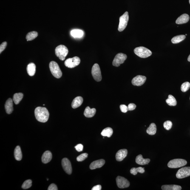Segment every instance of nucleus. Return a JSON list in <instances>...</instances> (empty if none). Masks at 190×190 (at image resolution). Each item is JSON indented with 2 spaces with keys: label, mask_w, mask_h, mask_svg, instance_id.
<instances>
[{
  "label": "nucleus",
  "mask_w": 190,
  "mask_h": 190,
  "mask_svg": "<svg viewBox=\"0 0 190 190\" xmlns=\"http://www.w3.org/2000/svg\"><path fill=\"white\" fill-rule=\"evenodd\" d=\"M35 115L36 120L42 123H45L48 120L49 113L46 107H38L35 110Z\"/></svg>",
  "instance_id": "1"
},
{
  "label": "nucleus",
  "mask_w": 190,
  "mask_h": 190,
  "mask_svg": "<svg viewBox=\"0 0 190 190\" xmlns=\"http://www.w3.org/2000/svg\"><path fill=\"white\" fill-rule=\"evenodd\" d=\"M55 54L60 60L63 61L67 56L68 50L67 47L63 45H60L56 48Z\"/></svg>",
  "instance_id": "2"
},
{
  "label": "nucleus",
  "mask_w": 190,
  "mask_h": 190,
  "mask_svg": "<svg viewBox=\"0 0 190 190\" xmlns=\"http://www.w3.org/2000/svg\"><path fill=\"white\" fill-rule=\"evenodd\" d=\"M134 52L140 58H146L152 55V52L149 49L143 47L136 48L134 50Z\"/></svg>",
  "instance_id": "3"
},
{
  "label": "nucleus",
  "mask_w": 190,
  "mask_h": 190,
  "mask_svg": "<svg viewBox=\"0 0 190 190\" xmlns=\"http://www.w3.org/2000/svg\"><path fill=\"white\" fill-rule=\"evenodd\" d=\"M51 72L55 78L59 79L62 75L61 69L58 63L54 61L50 62L49 65Z\"/></svg>",
  "instance_id": "4"
},
{
  "label": "nucleus",
  "mask_w": 190,
  "mask_h": 190,
  "mask_svg": "<svg viewBox=\"0 0 190 190\" xmlns=\"http://www.w3.org/2000/svg\"><path fill=\"white\" fill-rule=\"evenodd\" d=\"M187 164L186 160L182 159H175L171 160L168 164V167L171 168H177L184 166Z\"/></svg>",
  "instance_id": "5"
},
{
  "label": "nucleus",
  "mask_w": 190,
  "mask_h": 190,
  "mask_svg": "<svg viewBox=\"0 0 190 190\" xmlns=\"http://www.w3.org/2000/svg\"><path fill=\"white\" fill-rule=\"evenodd\" d=\"M129 20V13L127 11L125 12L123 15L120 17V23H119L118 28V30L119 32H122L126 29Z\"/></svg>",
  "instance_id": "6"
},
{
  "label": "nucleus",
  "mask_w": 190,
  "mask_h": 190,
  "mask_svg": "<svg viewBox=\"0 0 190 190\" xmlns=\"http://www.w3.org/2000/svg\"><path fill=\"white\" fill-rule=\"evenodd\" d=\"M92 75L96 81L99 82L101 81L102 76L101 70L99 64L95 63L94 64L92 69Z\"/></svg>",
  "instance_id": "7"
},
{
  "label": "nucleus",
  "mask_w": 190,
  "mask_h": 190,
  "mask_svg": "<svg viewBox=\"0 0 190 190\" xmlns=\"http://www.w3.org/2000/svg\"><path fill=\"white\" fill-rule=\"evenodd\" d=\"M80 62V58L78 57L75 56L68 58L64 62V64L66 67L72 68L79 65Z\"/></svg>",
  "instance_id": "8"
},
{
  "label": "nucleus",
  "mask_w": 190,
  "mask_h": 190,
  "mask_svg": "<svg viewBox=\"0 0 190 190\" xmlns=\"http://www.w3.org/2000/svg\"><path fill=\"white\" fill-rule=\"evenodd\" d=\"M127 58V55L122 53L117 54L115 56L112 62V64L115 67H118L120 65L124 63L125 60Z\"/></svg>",
  "instance_id": "9"
},
{
  "label": "nucleus",
  "mask_w": 190,
  "mask_h": 190,
  "mask_svg": "<svg viewBox=\"0 0 190 190\" xmlns=\"http://www.w3.org/2000/svg\"><path fill=\"white\" fill-rule=\"evenodd\" d=\"M190 176V167H185L179 170L176 174L178 179H183Z\"/></svg>",
  "instance_id": "10"
},
{
  "label": "nucleus",
  "mask_w": 190,
  "mask_h": 190,
  "mask_svg": "<svg viewBox=\"0 0 190 190\" xmlns=\"http://www.w3.org/2000/svg\"><path fill=\"white\" fill-rule=\"evenodd\" d=\"M117 186L119 188H124L128 187L130 183L124 177L118 176L116 179Z\"/></svg>",
  "instance_id": "11"
},
{
  "label": "nucleus",
  "mask_w": 190,
  "mask_h": 190,
  "mask_svg": "<svg viewBox=\"0 0 190 190\" xmlns=\"http://www.w3.org/2000/svg\"><path fill=\"white\" fill-rule=\"evenodd\" d=\"M62 165L64 170L68 174H72V169L71 164L68 159L63 158L62 160Z\"/></svg>",
  "instance_id": "12"
},
{
  "label": "nucleus",
  "mask_w": 190,
  "mask_h": 190,
  "mask_svg": "<svg viewBox=\"0 0 190 190\" xmlns=\"http://www.w3.org/2000/svg\"><path fill=\"white\" fill-rule=\"evenodd\" d=\"M146 77L144 76L137 75L133 79L132 83L134 86H140L142 85L146 82Z\"/></svg>",
  "instance_id": "13"
},
{
  "label": "nucleus",
  "mask_w": 190,
  "mask_h": 190,
  "mask_svg": "<svg viewBox=\"0 0 190 190\" xmlns=\"http://www.w3.org/2000/svg\"><path fill=\"white\" fill-rule=\"evenodd\" d=\"M105 160L103 159L95 160L91 164L89 168L91 170H93L101 168L105 164Z\"/></svg>",
  "instance_id": "14"
},
{
  "label": "nucleus",
  "mask_w": 190,
  "mask_h": 190,
  "mask_svg": "<svg viewBox=\"0 0 190 190\" xmlns=\"http://www.w3.org/2000/svg\"><path fill=\"white\" fill-rule=\"evenodd\" d=\"M128 154V150L126 149L120 150L117 152L115 158L118 161H121L126 157Z\"/></svg>",
  "instance_id": "15"
},
{
  "label": "nucleus",
  "mask_w": 190,
  "mask_h": 190,
  "mask_svg": "<svg viewBox=\"0 0 190 190\" xmlns=\"http://www.w3.org/2000/svg\"><path fill=\"white\" fill-rule=\"evenodd\" d=\"M13 101L11 98H9L6 101L5 107L7 113L8 114L11 113L13 111Z\"/></svg>",
  "instance_id": "16"
},
{
  "label": "nucleus",
  "mask_w": 190,
  "mask_h": 190,
  "mask_svg": "<svg viewBox=\"0 0 190 190\" xmlns=\"http://www.w3.org/2000/svg\"><path fill=\"white\" fill-rule=\"evenodd\" d=\"M189 16L187 14H183L177 18L176 21V23L177 24H181L186 23L189 21Z\"/></svg>",
  "instance_id": "17"
},
{
  "label": "nucleus",
  "mask_w": 190,
  "mask_h": 190,
  "mask_svg": "<svg viewBox=\"0 0 190 190\" xmlns=\"http://www.w3.org/2000/svg\"><path fill=\"white\" fill-rule=\"evenodd\" d=\"M150 161V159L149 158H144L142 154H139L137 156L136 158V163L137 164L140 165L148 164Z\"/></svg>",
  "instance_id": "18"
},
{
  "label": "nucleus",
  "mask_w": 190,
  "mask_h": 190,
  "mask_svg": "<svg viewBox=\"0 0 190 190\" xmlns=\"http://www.w3.org/2000/svg\"><path fill=\"white\" fill-rule=\"evenodd\" d=\"M52 158V153L49 151L45 152L42 157V160L43 163L46 164L50 161Z\"/></svg>",
  "instance_id": "19"
},
{
  "label": "nucleus",
  "mask_w": 190,
  "mask_h": 190,
  "mask_svg": "<svg viewBox=\"0 0 190 190\" xmlns=\"http://www.w3.org/2000/svg\"><path fill=\"white\" fill-rule=\"evenodd\" d=\"M83 102V99L81 97H77L74 99L72 103V107L75 109L81 105Z\"/></svg>",
  "instance_id": "20"
},
{
  "label": "nucleus",
  "mask_w": 190,
  "mask_h": 190,
  "mask_svg": "<svg viewBox=\"0 0 190 190\" xmlns=\"http://www.w3.org/2000/svg\"><path fill=\"white\" fill-rule=\"evenodd\" d=\"M96 110L95 108L91 109L89 106L86 107L84 112V115L87 118H92L95 115Z\"/></svg>",
  "instance_id": "21"
},
{
  "label": "nucleus",
  "mask_w": 190,
  "mask_h": 190,
  "mask_svg": "<svg viewBox=\"0 0 190 190\" xmlns=\"http://www.w3.org/2000/svg\"><path fill=\"white\" fill-rule=\"evenodd\" d=\"M36 65L33 63H29L27 67V71L28 74L30 76H33L36 72Z\"/></svg>",
  "instance_id": "22"
},
{
  "label": "nucleus",
  "mask_w": 190,
  "mask_h": 190,
  "mask_svg": "<svg viewBox=\"0 0 190 190\" xmlns=\"http://www.w3.org/2000/svg\"><path fill=\"white\" fill-rule=\"evenodd\" d=\"M163 190H181V187L177 185H164L161 187Z\"/></svg>",
  "instance_id": "23"
},
{
  "label": "nucleus",
  "mask_w": 190,
  "mask_h": 190,
  "mask_svg": "<svg viewBox=\"0 0 190 190\" xmlns=\"http://www.w3.org/2000/svg\"><path fill=\"white\" fill-rule=\"evenodd\" d=\"M157 128L155 124L152 123L151 124L150 126L146 130V132L150 135H155L156 132Z\"/></svg>",
  "instance_id": "24"
},
{
  "label": "nucleus",
  "mask_w": 190,
  "mask_h": 190,
  "mask_svg": "<svg viewBox=\"0 0 190 190\" xmlns=\"http://www.w3.org/2000/svg\"><path fill=\"white\" fill-rule=\"evenodd\" d=\"M71 35L75 38H81L83 36L84 32L80 29H74L71 31Z\"/></svg>",
  "instance_id": "25"
},
{
  "label": "nucleus",
  "mask_w": 190,
  "mask_h": 190,
  "mask_svg": "<svg viewBox=\"0 0 190 190\" xmlns=\"http://www.w3.org/2000/svg\"><path fill=\"white\" fill-rule=\"evenodd\" d=\"M14 156L15 159L17 160H21L22 159V154L21 148L19 146H17L15 148L14 151Z\"/></svg>",
  "instance_id": "26"
},
{
  "label": "nucleus",
  "mask_w": 190,
  "mask_h": 190,
  "mask_svg": "<svg viewBox=\"0 0 190 190\" xmlns=\"http://www.w3.org/2000/svg\"><path fill=\"white\" fill-rule=\"evenodd\" d=\"M186 38L185 35H179L175 36L171 40V42L173 44H177L181 42Z\"/></svg>",
  "instance_id": "27"
},
{
  "label": "nucleus",
  "mask_w": 190,
  "mask_h": 190,
  "mask_svg": "<svg viewBox=\"0 0 190 190\" xmlns=\"http://www.w3.org/2000/svg\"><path fill=\"white\" fill-rule=\"evenodd\" d=\"M113 131L112 128L108 127L103 130L101 133V135L103 136L110 137L112 135Z\"/></svg>",
  "instance_id": "28"
},
{
  "label": "nucleus",
  "mask_w": 190,
  "mask_h": 190,
  "mask_svg": "<svg viewBox=\"0 0 190 190\" xmlns=\"http://www.w3.org/2000/svg\"><path fill=\"white\" fill-rule=\"evenodd\" d=\"M167 103L170 106H175L177 105V100L172 95H169L166 100Z\"/></svg>",
  "instance_id": "29"
},
{
  "label": "nucleus",
  "mask_w": 190,
  "mask_h": 190,
  "mask_svg": "<svg viewBox=\"0 0 190 190\" xmlns=\"http://www.w3.org/2000/svg\"><path fill=\"white\" fill-rule=\"evenodd\" d=\"M23 95L21 93H15L14 95L13 100L15 104L17 105L22 100Z\"/></svg>",
  "instance_id": "30"
},
{
  "label": "nucleus",
  "mask_w": 190,
  "mask_h": 190,
  "mask_svg": "<svg viewBox=\"0 0 190 190\" xmlns=\"http://www.w3.org/2000/svg\"><path fill=\"white\" fill-rule=\"evenodd\" d=\"M38 34L36 32H29L26 36V38L28 41H32L38 37Z\"/></svg>",
  "instance_id": "31"
},
{
  "label": "nucleus",
  "mask_w": 190,
  "mask_h": 190,
  "mask_svg": "<svg viewBox=\"0 0 190 190\" xmlns=\"http://www.w3.org/2000/svg\"><path fill=\"white\" fill-rule=\"evenodd\" d=\"M130 172L131 174L134 175H137L138 173L142 174L145 172L144 168H143L141 167L137 168H131Z\"/></svg>",
  "instance_id": "32"
},
{
  "label": "nucleus",
  "mask_w": 190,
  "mask_h": 190,
  "mask_svg": "<svg viewBox=\"0 0 190 190\" xmlns=\"http://www.w3.org/2000/svg\"><path fill=\"white\" fill-rule=\"evenodd\" d=\"M190 87V83L188 82H186L182 84L181 86V90L183 92H186L189 90Z\"/></svg>",
  "instance_id": "33"
},
{
  "label": "nucleus",
  "mask_w": 190,
  "mask_h": 190,
  "mask_svg": "<svg viewBox=\"0 0 190 190\" xmlns=\"http://www.w3.org/2000/svg\"><path fill=\"white\" fill-rule=\"evenodd\" d=\"M32 181L30 180H26L23 183L21 187L23 189H27L30 188L32 186Z\"/></svg>",
  "instance_id": "34"
},
{
  "label": "nucleus",
  "mask_w": 190,
  "mask_h": 190,
  "mask_svg": "<svg viewBox=\"0 0 190 190\" xmlns=\"http://www.w3.org/2000/svg\"><path fill=\"white\" fill-rule=\"evenodd\" d=\"M172 126V123L169 120H167L164 123L163 126L166 130H170Z\"/></svg>",
  "instance_id": "35"
},
{
  "label": "nucleus",
  "mask_w": 190,
  "mask_h": 190,
  "mask_svg": "<svg viewBox=\"0 0 190 190\" xmlns=\"http://www.w3.org/2000/svg\"><path fill=\"white\" fill-rule=\"evenodd\" d=\"M88 154L87 153H83L80 154L77 157V161L78 162H81L84 160L85 159L87 158Z\"/></svg>",
  "instance_id": "36"
},
{
  "label": "nucleus",
  "mask_w": 190,
  "mask_h": 190,
  "mask_svg": "<svg viewBox=\"0 0 190 190\" xmlns=\"http://www.w3.org/2000/svg\"><path fill=\"white\" fill-rule=\"evenodd\" d=\"M120 110L123 113H126L128 111V106H127L126 105H120Z\"/></svg>",
  "instance_id": "37"
},
{
  "label": "nucleus",
  "mask_w": 190,
  "mask_h": 190,
  "mask_svg": "<svg viewBox=\"0 0 190 190\" xmlns=\"http://www.w3.org/2000/svg\"><path fill=\"white\" fill-rule=\"evenodd\" d=\"M7 43L6 42H4L2 43V44H1L0 46V53H1V52L5 49L6 47H7Z\"/></svg>",
  "instance_id": "38"
},
{
  "label": "nucleus",
  "mask_w": 190,
  "mask_h": 190,
  "mask_svg": "<svg viewBox=\"0 0 190 190\" xmlns=\"http://www.w3.org/2000/svg\"><path fill=\"white\" fill-rule=\"evenodd\" d=\"M75 148L77 151L78 152H81L83 150V146L82 144H80L75 146Z\"/></svg>",
  "instance_id": "39"
},
{
  "label": "nucleus",
  "mask_w": 190,
  "mask_h": 190,
  "mask_svg": "<svg viewBox=\"0 0 190 190\" xmlns=\"http://www.w3.org/2000/svg\"><path fill=\"white\" fill-rule=\"evenodd\" d=\"M128 111H132L136 109V106L134 103H130L128 105Z\"/></svg>",
  "instance_id": "40"
},
{
  "label": "nucleus",
  "mask_w": 190,
  "mask_h": 190,
  "mask_svg": "<svg viewBox=\"0 0 190 190\" xmlns=\"http://www.w3.org/2000/svg\"><path fill=\"white\" fill-rule=\"evenodd\" d=\"M48 190H58V187H57L56 185L52 183L48 187Z\"/></svg>",
  "instance_id": "41"
},
{
  "label": "nucleus",
  "mask_w": 190,
  "mask_h": 190,
  "mask_svg": "<svg viewBox=\"0 0 190 190\" xmlns=\"http://www.w3.org/2000/svg\"><path fill=\"white\" fill-rule=\"evenodd\" d=\"M101 185H98L95 186L92 188V190H101Z\"/></svg>",
  "instance_id": "42"
},
{
  "label": "nucleus",
  "mask_w": 190,
  "mask_h": 190,
  "mask_svg": "<svg viewBox=\"0 0 190 190\" xmlns=\"http://www.w3.org/2000/svg\"><path fill=\"white\" fill-rule=\"evenodd\" d=\"M188 61L189 62H190V54L188 57Z\"/></svg>",
  "instance_id": "43"
},
{
  "label": "nucleus",
  "mask_w": 190,
  "mask_h": 190,
  "mask_svg": "<svg viewBox=\"0 0 190 190\" xmlns=\"http://www.w3.org/2000/svg\"><path fill=\"white\" fill-rule=\"evenodd\" d=\"M189 4H190V0H189Z\"/></svg>",
  "instance_id": "44"
},
{
  "label": "nucleus",
  "mask_w": 190,
  "mask_h": 190,
  "mask_svg": "<svg viewBox=\"0 0 190 190\" xmlns=\"http://www.w3.org/2000/svg\"><path fill=\"white\" fill-rule=\"evenodd\" d=\"M43 105L44 106V105H44H44Z\"/></svg>",
  "instance_id": "45"
},
{
  "label": "nucleus",
  "mask_w": 190,
  "mask_h": 190,
  "mask_svg": "<svg viewBox=\"0 0 190 190\" xmlns=\"http://www.w3.org/2000/svg\"></svg>",
  "instance_id": "46"
}]
</instances>
